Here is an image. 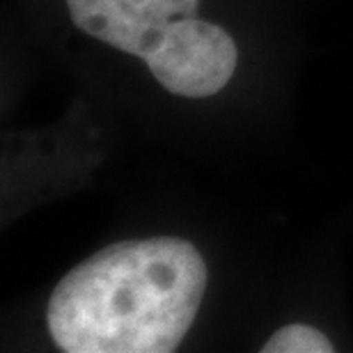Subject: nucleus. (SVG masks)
<instances>
[{
    "mask_svg": "<svg viewBox=\"0 0 353 353\" xmlns=\"http://www.w3.org/2000/svg\"><path fill=\"white\" fill-rule=\"evenodd\" d=\"M207 262L179 236L112 243L53 289L46 326L65 353H172L207 292Z\"/></svg>",
    "mask_w": 353,
    "mask_h": 353,
    "instance_id": "f257e3e1",
    "label": "nucleus"
},
{
    "mask_svg": "<svg viewBox=\"0 0 353 353\" xmlns=\"http://www.w3.org/2000/svg\"><path fill=\"white\" fill-rule=\"evenodd\" d=\"M236 62L239 48L232 34L197 17L172 21L145 58L159 85L183 99L218 94L232 81Z\"/></svg>",
    "mask_w": 353,
    "mask_h": 353,
    "instance_id": "f03ea898",
    "label": "nucleus"
},
{
    "mask_svg": "<svg viewBox=\"0 0 353 353\" xmlns=\"http://www.w3.org/2000/svg\"><path fill=\"white\" fill-rule=\"evenodd\" d=\"M65 5L88 37L145 60L172 21L195 17L200 0H65Z\"/></svg>",
    "mask_w": 353,
    "mask_h": 353,
    "instance_id": "7ed1b4c3",
    "label": "nucleus"
},
{
    "mask_svg": "<svg viewBox=\"0 0 353 353\" xmlns=\"http://www.w3.org/2000/svg\"><path fill=\"white\" fill-rule=\"evenodd\" d=\"M335 347L326 333L307 323H289L268 337L262 353H333Z\"/></svg>",
    "mask_w": 353,
    "mask_h": 353,
    "instance_id": "20e7f679",
    "label": "nucleus"
}]
</instances>
